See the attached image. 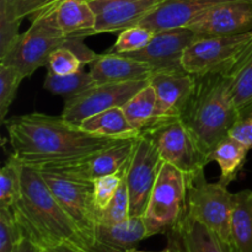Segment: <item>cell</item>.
Here are the masks:
<instances>
[{"instance_id":"23","label":"cell","mask_w":252,"mask_h":252,"mask_svg":"<svg viewBox=\"0 0 252 252\" xmlns=\"http://www.w3.org/2000/svg\"><path fill=\"white\" fill-rule=\"evenodd\" d=\"M249 148L235 138L225 137L217 144V147L209 154V161H216L220 167L219 181L225 186H229L235 181L239 172L244 167L248 157Z\"/></svg>"},{"instance_id":"12","label":"cell","mask_w":252,"mask_h":252,"mask_svg":"<svg viewBox=\"0 0 252 252\" xmlns=\"http://www.w3.org/2000/svg\"><path fill=\"white\" fill-rule=\"evenodd\" d=\"M196 37L197 34L189 27L164 30L155 32L152 41L143 49L125 54L147 63L153 73L186 71L182 65V58L186 48Z\"/></svg>"},{"instance_id":"27","label":"cell","mask_w":252,"mask_h":252,"mask_svg":"<svg viewBox=\"0 0 252 252\" xmlns=\"http://www.w3.org/2000/svg\"><path fill=\"white\" fill-rule=\"evenodd\" d=\"M24 164L10 154L0 170V208H11L22 193Z\"/></svg>"},{"instance_id":"5","label":"cell","mask_w":252,"mask_h":252,"mask_svg":"<svg viewBox=\"0 0 252 252\" xmlns=\"http://www.w3.org/2000/svg\"><path fill=\"white\" fill-rule=\"evenodd\" d=\"M252 52V32L231 36H204L192 41L182 65L192 75L228 76Z\"/></svg>"},{"instance_id":"1","label":"cell","mask_w":252,"mask_h":252,"mask_svg":"<svg viewBox=\"0 0 252 252\" xmlns=\"http://www.w3.org/2000/svg\"><path fill=\"white\" fill-rule=\"evenodd\" d=\"M5 123L12 154L25 166L36 169L71 164L126 140L91 134L62 116L38 112Z\"/></svg>"},{"instance_id":"36","label":"cell","mask_w":252,"mask_h":252,"mask_svg":"<svg viewBox=\"0 0 252 252\" xmlns=\"http://www.w3.org/2000/svg\"><path fill=\"white\" fill-rule=\"evenodd\" d=\"M20 20L11 19L0 11V59L4 58L20 37Z\"/></svg>"},{"instance_id":"37","label":"cell","mask_w":252,"mask_h":252,"mask_svg":"<svg viewBox=\"0 0 252 252\" xmlns=\"http://www.w3.org/2000/svg\"><path fill=\"white\" fill-rule=\"evenodd\" d=\"M229 135L252 149V105L239 112L238 120L229 130Z\"/></svg>"},{"instance_id":"4","label":"cell","mask_w":252,"mask_h":252,"mask_svg":"<svg viewBox=\"0 0 252 252\" xmlns=\"http://www.w3.org/2000/svg\"><path fill=\"white\" fill-rule=\"evenodd\" d=\"M57 4L32 17L31 26L20 34L9 53L0 59V64L14 66L25 78H30L39 68H46L51 54L62 47L75 52L86 65L98 58L100 54L85 44V37L68 36L59 29L56 20Z\"/></svg>"},{"instance_id":"41","label":"cell","mask_w":252,"mask_h":252,"mask_svg":"<svg viewBox=\"0 0 252 252\" xmlns=\"http://www.w3.org/2000/svg\"><path fill=\"white\" fill-rule=\"evenodd\" d=\"M167 246H170V245H167ZM170 248L172 249V252H181V251H180V250H177L176 248H174V246H170Z\"/></svg>"},{"instance_id":"16","label":"cell","mask_w":252,"mask_h":252,"mask_svg":"<svg viewBox=\"0 0 252 252\" xmlns=\"http://www.w3.org/2000/svg\"><path fill=\"white\" fill-rule=\"evenodd\" d=\"M149 83L157 95V117L159 121L180 118L193 93L196 78L187 71L153 73Z\"/></svg>"},{"instance_id":"34","label":"cell","mask_w":252,"mask_h":252,"mask_svg":"<svg viewBox=\"0 0 252 252\" xmlns=\"http://www.w3.org/2000/svg\"><path fill=\"white\" fill-rule=\"evenodd\" d=\"M128 166H129V162L125 169H122L117 174L106 175V176L94 181V199H95V204L100 212H102L113 198L123 177L127 174Z\"/></svg>"},{"instance_id":"33","label":"cell","mask_w":252,"mask_h":252,"mask_svg":"<svg viewBox=\"0 0 252 252\" xmlns=\"http://www.w3.org/2000/svg\"><path fill=\"white\" fill-rule=\"evenodd\" d=\"M86 63L71 49L62 47L57 49L49 57L47 63V71L58 74V75H69L84 70Z\"/></svg>"},{"instance_id":"14","label":"cell","mask_w":252,"mask_h":252,"mask_svg":"<svg viewBox=\"0 0 252 252\" xmlns=\"http://www.w3.org/2000/svg\"><path fill=\"white\" fill-rule=\"evenodd\" d=\"M135 139L137 138L122 140L118 144L100 150L90 157L84 158L79 161L71 162V164L56 167H46V169L54 170V171H58L66 176L74 177V179L94 182L95 180L106 176V175L117 174L127 166L132 158L133 150H134Z\"/></svg>"},{"instance_id":"39","label":"cell","mask_w":252,"mask_h":252,"mask_svg":"<svg viewBox=\"0 0 252 252\" xmlns=\"http://www.w3.org/2000/svg\"><path fill=\"white\" fill-rule=\"evenodd\" d=\"M12 252H43V249H41L38 245L32 243L31 240L22 236V239L17 243Z\"/></svg>"},{"instance_id":"20","label":"cell","mask_w":252,"mask_h":252,"mask_svg":"<svg viewBox=\"0 0 252 252\" xmlns=\"http://www.w3.org/2000/svg\"><path fill=\"white\" fill-rule=\"evenodd\" d=\"M89 66L95 84L148 80L153 74V69L147 63L126 54L108 52L100 54Z\"/></svg>"},{"instance_id":"7","label":"cell","mask_w":252,"mask_h":252,"mask_svg":"<svg viewBox=\"0 0 252 252\" xmlns=\"http://www.w3.org/2000/svg\"><path fill=\"white\" fill-rule=\"evenodd\" d=\"M149 138L165 162L174 165L189 177L204 171L209 158L180 118L159 120L142 133Z\"/></svg>"},{"instance_id":"38","label":"cell","mask_w":252,"mask_h":252,"mask_svg":"<svg viewBox=\"0 0 252 252\" xmlns=\"http://www.w3.org/2000/svg\"><path fill=\"white\" fill-rule=\"evenodd\" d=\"M43 252H90V251L81 248V246L76 245V244L63 243V244H59V245L51 246V248L44 249Z\"/></svg>"},{"instance_id":"15","label":"cell","mask_w":252,"mask_h":252,"mask_svg":"<svg viewBox=\"0 0 252 252\" xmlns=\"http://www.w3.org/2000/svg\"><path fill=\"white\" fill-rule=\"evenodd\" d=\"M162 0H89L96 15L95 34L120 33L137 26Z\"/></svg>"},{"instance_id":"18","label":"cell","mask_w":252,"mask_h":252,"mask_svg":"<svg viewBox=\"0 0 252 252\" xmlns=\"http://www.w3.org/2000/svg\"><path fill=\"white\" fill-rule=\"evenodd\" d=\"M231 0H162L138 25H143L154 32L186 27L189 22L221 2Z\"/></svg>"},{"instance_id":"17","label":"cell","mask_w":252,"mask_h":252,"mask_svg":"<svg viewBox=\"0 0 252 252\" xmlns=\"http://www.w3.org/2000/svg\"><path fill=\"white\" fill-rule=\"evenodd\" d=\"M167 239L170 246L181 252H236L233 244L219 238L187 211Z\"/></svg>"},{"instance_id":"2","label":"cell","mask_w":252,"mask_h":252,"mask_svg":"<svg viewBox=\"0 0 252 252\" xmlns=\"http://www.w3.org/2000/svg\"><path fill=\"white\" fill-rule=\"evenodd\" d=\"M24 238L41 249L73 243L89 250L80 230L47 186L41 171L25 166L22 193L11 207Z\"/></svg>"},{"instance_id":"22","label":"cell","mask_w":252,"mask_h":252,"mask_svg":"<svg viewBox=\"0 0 252 252\" xmlns=\"http://www.w3.org/2000/svg\"><path fill=\"white\" fill-rule=\"evenodd\" d=\"M79 127L85 132L101 137L132 139L140 135L127 120L122 107H113L91 116L84 120Z\"/></svg>"},{"instance_id":"21","label":"cell","mask_w":252,"mask_h":252,"mask_svg":"<svg viewBox=\"0 0 252 252\" xmlns=\"http://www.w3.org/2000/svg\"><path fill=\"white\" fill-rule=\"evenodd\" d=\"M56 20L68 36L86 38L95 34L96 15L89 0H61L56 6Z\"/></svg>"},{"instance_id":"24","label":"cell","mask_w":252,"mask_h":252,"mask_svg":"<svg viewBox=\"0 0 252 252\" xmlns=\"http://www.w3.org/2000/svg\"><path fill=\"white\" fill-rule=\"evenodd\" d=\"M231 243L236 252H252V191L234 194Z\"/></svg>"},{"instance_id":"35","label":"cell","mask_w":252,"mask_h":252,"mask_svg":"<svg viewBox=\"0 0 252 252\" xmlns=\"http://www.w3.org/2000/svg\"><path fill=\"white\" fill-rule=\"evenodd\" d=\"M22 239L11 208H0V252H12Z\"/></svg>"},{"instance_id":"40","label":"cell","mask_w":252,"mask_h":252,"mask_svg":"<svg viewBox=\"0 0 252 252\" xmlns=\"http://www.w3.org/2000/svg\"><path fill=\"white\" fill-rule=\"evenodd\" d=\"M128 252H153V251H142V250H138V249H132V250H129ZM155 252H172V249L170 248V246H167V248L164 249V250L155 251Z\"/></svg>"},{"instance_id":"13","label":"cell","mask_w":252,"mask_h":252,"mask_svg":"<svg viewBox=\"0 0 252 252\" xmlns=\"http://www.w3.org/2000/svg\"><path fill=\"white\" fill-rule=\"evenodd\" d=\"M186 27L198 37L252 32V0H231L207 10Z\"/></svg>"},{"instance_id":"26","label":"cell","mask_w":252,"mask_h":252,"mask_svg":"<svg viewBox=\"0 0 252 252\" xmlns=\"http://www.w3.org/2000/svg\"><path fill=\"white\" fill-rule=\"evenodd\" d=\"M96 85L91 76L90 71L81 70L69 75H58V74L47 71L43 88L53 95L62 96L64 100L79 95L91 86Z\"/></svg>"},{"instance_id":"19","label":"cell","mask_w":252,"mask_h":252,"mask_svg":"<svg viewBox=\"0 0 252 252\" xmlns=\"http://www.w3.org/2000/svg\"><path fill=\"white\" fill-rule=\"evenodd\" d=\"M149 238L143 216L129 217L118 224H101L96 226L91 252H128Z\"/></svg>"},{"instance_id":"29","label":"cell","mask_w":252,"mask_h":252,"mask_svg":"<svg viewBox=\"0 0 252 252\" xmlns=\"http://www.w3.org/2000/svg\"><path fill=\"white\" fill-rule=\"evenodd\" d=\"M155 32L152 29L143 25L128 27L118 33L115 44L107 49L108 53H133L144 48L152 38L154 37Z\"/></svg>"},{"instance_id":"10","label":"cell","mask_w":252,"mask_h":252,"mask_svg":"<svg viewBox=\"0 0 252 252\" xmlns=\"http://www.w3.org/2000/svg\"><path fill=\"white\" fill-rule=\"evenodd\" d=\"M148 84L149 79L125 83L96 84L84 93L65 100L62 117L69 123L79 126L91 116L113 107H122Z\"/></svg>"},{"instance_id":"6","label":"cell","mask_w":252,"mask_h":252,"mask_svg":"<svg viewBox=\"0 0 252 252\" xmlns=\"http://www.w3.org/2000/svg\"><path fill=\"white\" fill-rule=\"evenodd\" d=\"M191 179L164 161L143 214L149 238L159 234L167 235L181 220L187 211Z\"/></svg>"},{"instance_id":"9","label":"cell","mask_w":252,"mask_h":252,"mask_svg":"<svg viewBox=\"0 0 252 252\" xmlns=\"http://www.w3.org/2000/svg\"><path fill=\"white\" fill-rule=\"evenodd\" d=\"M234 194L220 181H207L204 171H202L189 182L187 212L219 238L231 243Z\"/></svg>"},{"instance_id":"3","label":"cell","mask_w":252,"mask_h":252,"mask_svg":"<svg viewBox=\"0 0 252 252\" xmlns=\"http://www.w3.org/2000/svg\"><path fill=\"white\" fill-rule=\"evenodd\" d=\"M194 78L193 93L180 120L209 158L217 144L229 135L239 111L230 97L228 76L209 74Z\"/></svg>"},{"instance_id":"32","label":"cell","mask_w":252,"mask_h":252,"mask_svg":"<svg viewBox=\"0 0 252 252\" xmlns=\"http://www.w3.org/2000/svg\"><path fill=\"white\" fill-rule=\"evenodd\" d=\"M59 1L61 0H0V11L11 19L22 21L24 19H32L34 15Z\"/></svg>"},{"instance_id":"8","label":"cell","mask_w":252,"mask_h":252,"mask_svg":"<svg viewBox=\"0 0 252 252\" xmlns=\"http://www.w3.org/2000/svg\"><path fill=\"white\" fill-rule=\"evenodd\" d=\"M38 170L54 198L76 224L91 252L96 226L100 223V211L94 199V182L74 179L51 169Z\"/></svg>"},{"instance_id":"28","label":"cell","mask_w":252,"mask_h":252,"mask_svg":"<svg viewBox=\"0 0 252 252\" xmlns=\"http://www.w3.org/2000/svg\"><path fill=\"white\" fill-rule=\"evenodd\" d=\"M229 93L234 106L240 112L252 105V52L228 75Z\"/></svg>"},{"instance_id":"25","label":"cell","mask_w":252,"mask_h":252,"mask_svg":"<svg viewBox=\"0 0 252 252\" xmlns=\"http://www.w3.org/2000/svg\"><path fill=\"white\" fill-rule=\"evenodd\" d=\"M126 117L130 125L142 134L154 125L157 117V95L150 83L138 91L128 102L122 106Z\"/></svg>"},{"instance_id":"31","label":"cell","mask_w":252,"mask_h":252,"mask_svg":"<svg viewBox=\"0 0 252 252\" xmlns=\"http://www.w3.org/2000/svg\"><path fill=\"white\" fill-rule=\"evenodd\" d=\"M130 217V196L128 189L127 174L123 177L120 187L108 206L100 212L101 224H118L127 220Z\"/></svg>"},{"instance_id":"30","label":"cell","mask_w":252,"mask_h":252,"mask_svg":"<svg viewBox=\"0 0 252 252\" xmlns=\"http://www.w3.org/2000/svg\"><path fill=\"white\" fill-rule=\"evenodd\" d=\"M25 76L16 68L0 64V121L5 123L10 107L16 97L20 84Z\"/></svg>"},{"instance_id":"11","label":"cell","mask_w":252,"mask_h":252,"mask_svg":"<svg viewBox=\"0 0 252 252\" xmlns=\"http://www.w3.org/2000/svg\"><path fill=\"white\" fill-rule=\"evenodd\" d=\"M162 164L164 160L154 143L140 134L135 139L134 150L127 171L130 217L144 214Z\"/></svg>"}]
</instances>
